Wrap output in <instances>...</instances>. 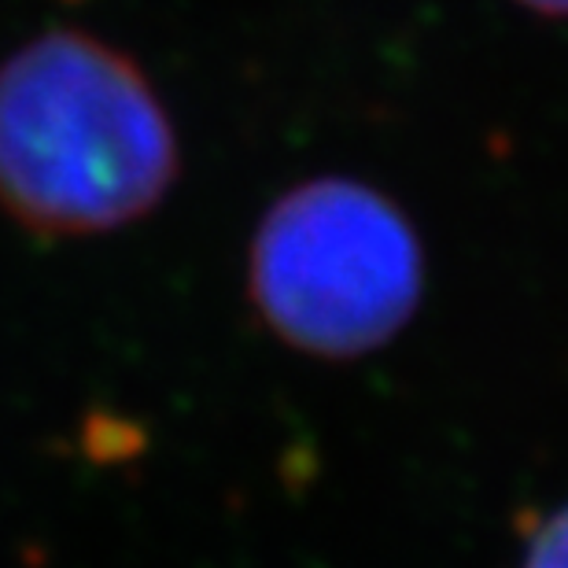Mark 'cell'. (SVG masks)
<instances>
[{"instance_id": "1", "label": "cell", "mask_w": 568, "mask_h": 568, "mask_svg": "<svg viewBox=\"0 0 568 568\" xmlns=\"http://www.w3.org/2000/svg\"><path fill=\"white\" fill-rule=\"evenodd\" d=\"M181 148L144 71L85 30L38 33L0 63V207L41 236H97L152 214Z\"/></svg>"}, {"instance_id": "2", "label": "cell", "mask_w": 568, "mask_h": 568, "mask_svg": "<svg viewBox=\"0 0 568 568\" xmlns=\"http://www.w3.org/2000/svg\"><path fill=\"white\" fill-rule=\"evenodd\" d=\"M247 295L258 317L303 355H373L422 306V236L399 203L366 181H300L255 225Z\"/></svg>"}, {"instance_id": "3", "label": "cell", "mask_w": 568, "mask_h": 568, "mask_svg": "<svg viewBox=\"0 0 568 568\" xmlns=\"http://www.w3.org/2000/svg\"><path fill=\"white\" fill-rule=\"evenodd\" d=\"M520 568H568V506L554 509L528 536Z\"/></svg>"}, {"instance_id": "4", "label": "cell", "mask_w": 568, "mask_h": 568, "mask_svg": "<svg viewBox=\"0 0 568 568\" xmlns=\"http://www.w3.org/2000/svg\"><path fill=\"white\" fill-rule=\"evenodd\" d=\"M517 4H525V8H531V11H539V16L568 19V0H517Z\"/></svg>"}]
</instances>
